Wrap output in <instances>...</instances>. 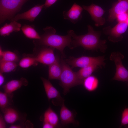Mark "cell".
<instances>
[{
	"label": "cell",
	"instance_id": "1",
	"mask_svg": "<svg viewBox=\"0 0 128 128\" xmlns=\"http://www.w3.org/2000/svg\"><path fill=\"white\" fill-rule=\"evenodd\" d=\"M88 32L87 34L78 35L74 32L72 35L71 44L73 48L81 46L85 49L92 51L99 50L105 53L107 48L106 41L100 38L101 32L94 30L91 25L87 26Z\"/></svg>",
	"mask_w": 128,
	"mask_h": 128
},
{
	"label": "cell",
	"instance_id": "2",
	"mask_svg": "<svg viewBox=\"0 0 128 128\" xmlns=\"http://www.w3.org/2000/svg\"><path fill=\"white\" fill-rule=\"evenodd\" d=\"M44 33L41 38L37 39L40 45L49 46L59 50L64 56L63 50L66 46L73 49L71 44L72 35L74 32L72 30L67 31V34L65 36L56 34V30L51 26H47L43 28Z\"/></svg>",
	"mask_w": 128,
	"mask_h": 128
},
{
	"label": "cell",
	"instance_id": "3",
	"mask_svg": "<svg viewBox=\"0 0 128 128\" xmlns=\"http://www.w3.org/2000/svg\"><path fill=\"white\" fill-rule=\"evenodd\" d=\"M60 64L62 73L59 78L60 84L63 89V93L66 94L70 88L82 84L83 80L78 77L76 72L73 71L67 63L61 59Z\"/></svg>",
	"mask_w": 128,
	"mask_h": 128
},
{
	"label": "cell",
	"instance_id": "4",
	"mask_svg": "<svg viewBox=\"0 0 128 128\" xmlns=\"http://www.w3.org/2000/svg\"><path fill=\"white\" fill-rule=\"evenodd\" d=\"M29 0H0V22L11 20L23 5Z\"/></svg>",
	"mask_w": 128,
	"mask_h": 128
},
{
	"label": "cell",
	"instance_id": "5",
	"mask_svg": "<svg viewBox=\"0 0 128 128\" xmlns=\"http://www.w3.org/2000/svg\"><path fill=\"white\" fill-rule=\"evenodd\" d=\"M105 59L104 56L96 57L85 56L77 58L70 57L65 61L71 66L72 68L76 67L81 68L93 65H97L101 68L105 66L104 61Z\"/></svg>",
	"mask_w": 128,
	"mask_h": 128
},
{
	"label": "cell",
	"instance_id": "6",
	"mask_svg": "<svg viewBox=\"0 0 128 128\" xmlns=\"http://www.w3.org/2000/svg\"><path fill=\"white\" fill-rule=\"evenodd\" d=\"M123 55L118 51H114L111 54L109 57L110 60L113 61L116 67L115 74L113 80L122 82L128 81V70L122 63Z\"/></svg>",
	"mask_w": 128,
	"mask_h": 128
},
{
	"label": "cell",
	"instance_id": "7",
	"mask_svg": "<svg viewBox=\"0 0 128 128\" xmlns=\"http://www.w3.org/2000/svg\"><path fill=\"white\" fill-rule=\"evenodd\" d=\"M128 25L126 22L118 23L112 28L109 26L103 29V32L108 36L110 41L114 43L121 41L122 38V35L127 30Z\"/></svg>",
	"mask_w": 128,
	"mask_h": 128
},
{
	"label": "cell",
	"instance_id": "8",
	"mask_svg": "<svg viewBox=\"0 0 128 128\" xmlns=\"http://www.w3.org/2000/svg\"><path fill=\"white\" fill-rule=\"evenodd\" d=\"M82 7L89 13L95 26L98 27L105 24V20L103 16L105 11L101 7L92 3L89 6L83 5Z\"/></svg>",
	"mask_w": 128,
	"mask_h": 128
},
{
	"label": "cell",
	"instance_id": "9",
	"mask_svg": "<svg viewBox=\"0 0 128 128\" xmlns=\"http://www.w3.org/2000/svg\"><path fill=\"white\" fill-rule=\"evenodd\" d=\"M127 12L128 13V0H118L109 9L108 20L113 22L118 15Z\"/></svg>",
	"mask_w": 128,
	"mask_h": 128
},
{
	"label": "cell",
	"instance_id": "10",
	"mask_svg": "<svg viewBox=\"0 0 128 128\" xmlns=\"http://www.w3.org/2000/svg\"><path fill=\"white\" fill-rule=\"evenodd\" d=\"M44 4H38L32 7L27 11L15 16L11 20L16 21L24 19L33 22L44 8Z\"/></svg>",
	"mask_w": 128,
	"mask_h": 128
},
{
	"label": "cell",
	"instance_id": "11",
	"mask_svg": "<svg viewBox=\"0 0 128 128\" xmlns=\"http://www.w3.org/2000/svg\"><path fill=\"white\" fill-rule=\"evenodd\" d=\"M54 48L50 47L42 49L35 58L37 62L49 65L55 60L54 53Z\"/></svg>",
	"mask_w": 128,
	"mask_h": 128
},
{
	"label": "cell",
	"instance_id": "12",
	"mask_svg": "<svg viewBox=\"0 0 128 128\" xmlns=\"http://www.w3.org/2000/svg\"><path fill=\"white\" fill-rule=\"evenodd\" d=\"M83 9L82 7L74 3L68 11L63 12L64 18L69 20L73 23L75 24L81 19Z\"/></svg>",
	"mask_w": 128,
	"mask_h": 128
},
{
	"label": "cell",
	"instance_id": "13",
	"mask_svg": "<svg viewBox=\"0 0 128 128\" xmlns=\"http://www.w3.org/2000/svg\"><path fill=\"white\" fill-rule=\"evenodd\" d=\"M44 89L49 100L53 99H56L63 102L64 100L61 97L59 91L48 80L41 77Z\"/></svg>",
	"mask_w": 128,
	"mask_h": 128
},
{
	"label": "cell",
	"instance_id": "14",
	"mask_svg": "<svg viewBox=\"0 0 128 128\" xmlns=\"http://www.w3.org/2000/svg\"><path fill=\"white\" fill-rule=\"evenodd\" d=\"M28 84L27 80L25 78H21L19 80L10 81L3 86L4 92L10 96L13 92L23 86H26Z\"/></svg>",
	"mask_w": 128,
	"mask_h": 128
},
{
	"label": "cell",
	"instance_id": "15",
	"mask_svg": "<svg viewBox=\"0 0 128 128\" xmlns=\"http://www.w3.org/2000/svg\"><path fill=\"white\" fill-rule=\"evenodd\" d=\"M60 118L61 123L64 125L70 123H75L76 122L73 113L65 106L64 102L62 104L60 112Z\"/></svg>",
	"mask_w": 128,
	"mask_h": 128
},
{
	"label": "cell",
	"instance_id": "16",
	"mask_svg": "<svg viewBox=\"0 0 128 128\" xmlns=\"http://www.w3.org/2000/svg\"><path fill=\"white\" fill-rule=\"evenodd\" d=\"M16 21L12 20L9 23H6L1 27L0 28V35L5 37L9 36L10 33L13 32L19 31L21 25Z\"/></svg>",
	"mask_w": 128,
	"mask_h": 128
},
{
	"label": "cell",
	"instance_id": "17",
	"mask_svg": "<svg viewBox=\"0 0 128 128\" xmlns=\"http://www.w3.org/2000/svg\"><path fill=\"white\" fill-rule=\"evenodd\" d=\"M48 78L49 80H59L62 73V68L59 58L49 65Z\"/></svg>",
	"mask_w": 128,
	"mask_h": 128
},
{
	"label": "cell",
	"instance_id": "18",
	"mask_svg": "<svg viewBox=\"0 0 128 128\" xmlns=\"http://www.w3.org/2000/svg\"><path fill=\"white\" fill-rule=\"evenodd\" d=\"M99 83V80L94 75H91L83 80L82 84L86 90L92 92L97 89Z\"/></svg>",
	"mask_w": 128,
	"mask_h": 128
},
{
	"label": "cell",
	"instance_id": "19",
	"mask_svg": "<svg viewBox=\"0 0 128 128\" xmlns=\"http://www.w3.org/2000/svg\"><path fill=\"white\" fill-rule=\"evenodd\" d=\"M4 118L6 122L12 124L19 119V114L14 109L11 108H6L3 110Z\"/></svg>",
	"mask_w": 128,
	"mask_h": 128
},
{
	"label": "cell",
	"instance_id": "20",
	"mask_svg": "<svg viewBox=\"0 0 128 128\" xmlns=\"http://www.w3.org/2000/svg\"><path fill=\"white\" fill-rule=\"evenodd\" d=\"M44 121L47 122L56 127L59 123L57 114L50 107L45 111L44 115Z\"/></svg>",
	"mask_w": 128,
	"mask_h": 128
},
{
	"label": "cell",
	"instance_id": "21",
	"mask_svg": "<svg viewBox=\"0 0 128 128\" xmlns=\"http://www.w3.org/2000/svg\"><path fill=\"white\" fill-rule=\"evenodd\" d=\"M99 68H100L97 65H91L81 68L76 72L79 78L83 81L85 79L92 75Z\"/></svg>",
	"mask_w": 128,
	"mask_h": 128
},
{
	"label": "cell",
	"instance_id": "22",
	"mask_svg": "<svg viewBox=\"0 0 128 128\" xmlns=\"http://www.w3.org/2000/svg\"><path fill=\"white\" fill-rule=\"evenodd\" d=\"M21 29L23 34L26 37L32 39H40L41 36L33 26L25 25L22 27Z\"/></svg>",
	"mask_w": 128,
	"mask_h": 128
},
{
	"label": "cell",
	"instance_id": "23",
	"mask_svg": "<svg viewBox=\"0 0 128 128\" xmlns=\"http://www.w3.org/2000/svg\"><path fill=\"white\" fill-rule=\"evenodd\" d=\"M17 66L15 62L0 60V72L7 73L14 71Z\"/></svg>",
	"mask_w": 128,
	"mask_h": 128
},
{
	"label": "cell",
	"instance_id": "24",
	"mask_svg": "<svg viewBox=\"0 0 128 128\" xmlns=\"http://www.w3.org/2000/svg\"><path fill=\"white\" fill-rule=\"evenodd\" d=\"M0 60L2 61L16 62L18 60V56L15 53L9 51H3Z\"/></svg>",
	"mask_w": 128,
	"mask_h": 128
},
{
	"label": "cell",
	"instance_id": "25",
	"mask_svg": "<svg viewBox=\"0 0 128 128\" xmlns=\"http://www.w3.org/2000/svg\"><path fill=\"white\" fill-rule=\"evenodd\" d=\"M37 62L35 57H25L20 60L19 65L22 68H27L35 64Z\"/></svg>",
	"mask_w": 128,
	"mask_h": 128
},
{
	"label": "cell",
	"instance_id": "26",
	"mask_svg": "<svg viewBox=\"0 0 128 128\" xmlns=\"http://www.w3.org/2000/svg\"><path fill=\"white\" fill-rule=\"evenodd\" d=\"M9 96L5 92H0V107L3 110L6 108L9 104Z\"/></svg>",
	"mask_w": 128,
	"mask_h": 128
},
{
	"label": "cell",
	"instance_id": "27",
	"mask_svg": "<svg viewBox=\"0 0 128 128\" xmlns=\"http://www.w3.org/2000/svg\"><path fill=\"white\" fill-rule=\"evenodd\" d=\"M123 126H128V108H125L122 112L120 128Z\"/></svg>",
	"mask_w": 128,
	"mask_h": 128
},
{
	"label": "cell",
	"instance_id": "28",
	"mask_svg": "<svg viewBox=\"0 0 128 128\" xmlns=\"http://www.w3.org/2000/svg\"><path fill=\"white\" fill-rule=\"evenodd\" d=\"M128 18V13H124L118 15L116 18L118 23L126 22Z\"/></svg>",
	"mask_w": 128,
	"mask_h": 128
},
{
	"label": "cell",
	"instance_id": "29",
	"mask_svg": "<svg viewBox=\"0 0 128 128\" xmlns=\"http://www.w3.org/2000/svg\"><path fill=\"white\" fill-rule=\"evenodd\" d=\"M58 0H46L44 8L46 9L55 4Z\"/></svg>",
	"mask_w": 128,
	"mask_h": 128
},
{
	"label": "cell",
	"instance_id": "30",
	"mask_svg": "<svg viewBox=\"0 0 128 128\" xmlns=\"http://www.w3.org/2000/svg\"><path fill=\"white\" fill-rule=\"evenodd\" d=\"M5 121L4 118L1 114L0 115V128H6V125Z\"/></svg>",
	"mask_w": 128,
	"mask_h": 128
},
{
	"label": "cell",
	"instance_id": "31",
	"mask_svg": "<svg viewBox=\"0 0 128 128\" xmlns=\"http://www.w3.org/2000/svg\"><path fill=\"white\" fill-rule=\"evenodd\" d=\"M42 128H53L55 127L49 123L44 121Z\"/></svg>",
	"mask_w": 128,
	"mask_h": 128
},
{
	"label": "cell",
	"instance_id": "32",
	"mask_svg": "<svg viewBox=\"0 0 128 128\" xmlns=\"http://www.w3.org/2000/svg\"><path fill=\"white\" fill-rule=\"evenodd\" d=\"M2 73H0V86H1L4 83V77L3 76Z\"/></svg>",
	"mask_w": 128,
	"mask_h": 128
},
{
	"label": "cell",
	"instance_id": "33",
	"mask_svg": "<svg viewBox=\"0 0 128 128\" xmlns=\"http://www.w3.org/2000/svg\"><path fill=\"white\" fill-rule=\"evenodd\" d=\"M21 127L19 125H12L10 126L9 128H21Z\"/></svg>",
	"mask_w": 128,
	"mask_h": 128
},
{
	"label": "cell",
	"instance_id": "34",
	"mask_svg": "<svg viewBox=\"0 0 128 128\" xmlns=\"http://www.w3.org/2000/svg\"><path fill=\"white\" fill-rule=\"evenodd\" d=\"M126 22L127 23L128 25V18Z\"/></svg>",
	"mask_w": 128,
	"mask_h": 128
}]
</instances>
